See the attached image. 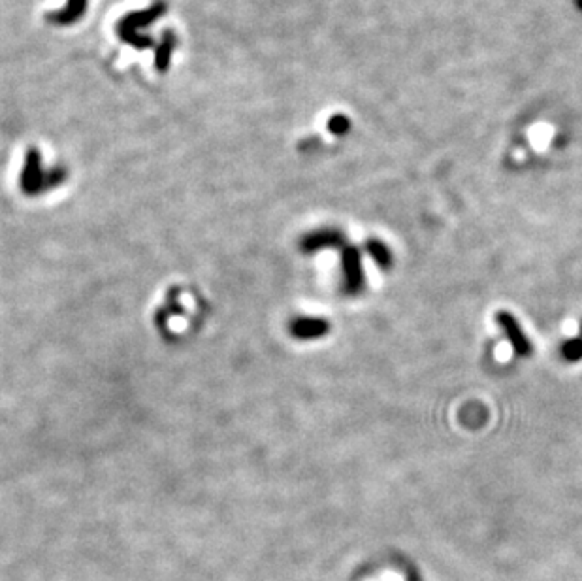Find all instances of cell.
Listing matches in <instances>:
<instances>
[{
  "mask_svg": "<svg viewBox=\"0 0 582 581\" xmlns=\"http://www.w3.org/2000/svg\"><path fill=\"white\" fill-rule=\"evenodd\" d=\"M366 251L374 259L375 264L383 270H388L392 266V251L386 248V243H383L381 240H367Z\"/></svg>",
  "mask_w": 582,
  "mask_h": 581,
  "instance_id": "obj_3",
  "label": "cell"
},
{
  "mask_svg": "<svg viewBox=\"0 0 582 581\" xmlns=\"http://www.w3.org/2000/svg\"><path fill=\"white\" fill-rule=\"evenodd\" d=\"M343 274H345V289L347 293H360L364 287V270L358 248H345L343 251Z\"/></svg>",
  "mask_w": 582,
  "mask_h": 581,
  "instance_id": "obj_2",
  "label": "cell"
},
{
  "mask_svg": "<svg viewBox=\"0 0 582 581\" xmlns=\"http://www.w3.org/2000/svg\"><path fill=\"white\" fill-rule=\"evenodd\" d=\"M579 331H581V334H579V336H581V338H582V323H581V329H579Z\"/></svg>",
  "mask_w": 582,
  "mask_h": 581,
  "instance_id": "obj_7",
  "label": "cell"
},
{
  "mask_svg": "<svg viewBox=\"0 0 582 581\" xmlns=\"http://www.w3.org/2000/svg\"><path fill=\"white\" fill-rule=\"evenodd\" d=\"M496 323L500 325V329L503 331V334H505L507 342L511 344L513 352L516 353L519 357H532V342L526 336V332L522 331V326H520V323L516 321V317H514L513 313L501 310V312L496 313Z\"/></svg>",
  "mask_w": 582,
  "mask_h": 581,
  "instance_id": "obj_1",
  "label": "cell"
},
{
  "mask_svg": "<svg viewBox=\"0 0 582 581\" xmlns=\"http://www.w3.org/2000/svg\"><path fill=\"white\" fill-rule=\"evenodd\" d=\"M328 331V325L323 319H304L296 325V334L304 338H316Z\"/></svg>",
  "mask_w": 582,
  "mask_h": 581,
  "instance_id": "obj_4",
  "label": "cell"
},
{
  "mask_svg": "<svg viewBox=\"0 0 582 581\" xmlns=\"http://www.w3.org/2000/svg\"><path fill=\"white\" fill-rule=\"evenodd\" d=\"M562 357L567 363H579L582 359V338H567L562 344Z\"/></svg>",
  "mask_w": 582,
  "mask_h": 581,
  "instance_id": "obj_5",
  "label": "cell"
},
{
  "mask_svg": "<svg viewBox=\"0 0 582 581\" xmlns=\"http://www.w3.org/2000/svg\"><path fill=\"white\" fill-rule=\"evenodd\" d=\"M339 242H342V236L337 232H324V234H316V236L311 238L309 248H323V246H328V243L330 246H337Z\"/></svg>",
  "mask_w": 582,
  "mask_h": 581,
  "instance_id": "obj_6",
  "label": "cell"
}]
</instances>
